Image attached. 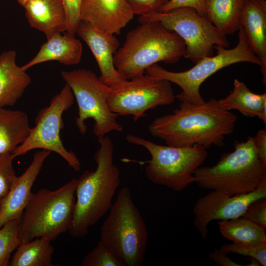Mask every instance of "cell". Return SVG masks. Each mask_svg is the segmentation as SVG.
Returning a JSON list of instances; mask_svg holds the SVG:
<instances>
[{"label":"cell","mask_w":266,"mask_h":266,"mask_svg":"<svg viewBox=\"0 0 266 266\" xmlns=\"http://www.w3.org/2000/svg\"><path fill=\"white\" fill-rule=\"evenodd\" d=\"M181 7L194 9L198 14L206 17V0H169L160 12H167Z\"/></svg>","instance_id":"33"},{"label":"cell","mask_w":266,"mask_h":266,"mask_svg":"<svg viewBox=\"0 0 266 266\" xmlns=\"http://www.w3.org/2000/svg\"><path fill=\"white\" fill-rule=\"evenodd\" d=\"M51 153V151L45 150L37 151L24 172L16 177L8 193L1 200L0 228L10 220L20 219L33 193L31 190L33 183Z\"/></svg>","instance_id":"15"},{"label":"cell","mask_w":266,"mask_h":266,"mask_svg":"<svg viewBox=\"0 0 266 266\" xmlns=\"http://www.w3.org/2000/svg\"><path fill=\"white\" fill-rule=\"evenodd\" d=\"M242 217L266 229V198L256 200L248 206Z\"/></svg>","instance_id":"31"},{"label":"cell","mask_w":266,"mask_h":266,"mask_svg":"<svg viewBox=\"0 0 266 266\" xmlns=\"http://www.w3.org/2000/svg\"><path fill=\"white\" fill-rule=\"evenodd\" d=\"M74 97L66 84L61 91L51 99L49 104L41 109L35 118V126L21 145L12 152L15 158L34 149L54 152L61 156L75 171L80 169V163L75 154L67 150L61 139L64 127L62 116L72 105Z\"/></svg>","instance_id":"11"},{"label":"cell","mask_w":266,"mask_h":266,"mask_svg":"<svg viewBox=\"0 0 266 266\" xmlns=\"http://www.w3.org/2000/svg\"><path fill=\"white\" fill-rule=\"evenodd\" d=\"M61 75L76 99L78 112L75 123L82 134L87 132L85 121L90 118L95 122L93 133L98 137L113 131L123 130L122 125L117 120L118 116L110 110L107 103L110 87L102 83L90 70L62 71Z\"/></svg>","instance_id":"9"},{"label":"cell","mask_w":266,"mask_h":266,"mask_svg":"<svg viewBox=\"0 0 266 266\" xmlns=\"http://www.w3.org/2000/svg\"><path fill=\"white\" fill-rule=\"evenodd\" d=\"M138 21L139 23L157 21L168 31L175 33L185 43L183 57L195 64L203 58L213 56L215 46L228 48L230 46L226 35L207 18L191 8L141 15Z\"/></svg>","instance_id":"10"},{"label":"cell","mask_w":266,"mask_h":266,"mask_svg":"<svg viewBox=\"0 0 266 266\" xmlns=\"http://www.w3.org/2000/svg\"><path fill=\"white\" fill-rule=\"evenodd\" d=\"M31 128L25 112L0 107V155L12 153L23 143Z\"/></svg>","instance_id":"21"},{"label":"cell","mask_w":266,"mask_h":266,"mask_svg":"<svg viewBox=\"0 0 266 266\" xmlns=\"http://www.w3.org/2000/svg\"><path fill=\"white\" fill-rule=\"evenodd\" d=\"M255 147L258 158L266 166V129L260 130L253 137Z\"/></svg>","instance_id":"34"},{"label":"cell","mask_w":266,"mask_h":266,"mask_svg":"<svg viewBox=\"0 0 266 266\" xmlns=\"http://www.w3.org/2000/svg\"><path fill=\"white\" fill-rule=\"evenodd\" d=\"M236 116L211 99L201 104L181 102L171 113L156 118L148 130L166 145L176 147L222 146L234 131Z\"/></svg>","instance_id":"1"},{"label":"cell","mask_w":266,"mask_h":266,"mask_svg":"<svg viewBox=\"0 0 266 266\" xmlns=\"http://www.w3.org/2000/svg\"><path fill=\"white\" fill-rule=\"evenodd\" d=\"M19 226V220H12L0 228V266H9L12 254L21 243Z\"/></svg>","instance_id":"26"},{"label":"cell","mask_w":266,"mask_h":266,"mask_svg":"<svg viewBox=\"0 0 266 266\" xmlns=\"http://www.w3.org/2000/svg\"><path fill=\"white\" fill-rule=\"evenodd\" d=\"M82 54V45L80 40L67 32L59 33L47 39L36 55L21 66L27 70L36 65L51 61L67 66L75 65L80 63Z\"/></svg>","instance_id":"20"},{"label":"cell","mask_w":266,"mask_h":266,"mask_svg":"<svg viewBox=\"0 0 266 266\" xmlns=\"http://www.w3.org/2000/svg\"><path fill=\"white\" fill-rule=\"evenodd\" d=\"M233 145L234 150L223 154L215 165L196 170L195 182L199 186L233 196L251 192L266 181V166L258 158L253 137Z\"/></svg>","instance_id":"4"},{"label":"cell","mask_w":266,"mask_h":266,"mask_svg":"<svg viewBox=\"0 0 266 266\" xmlns=\"http://www.w3.org/2000/svg\"><path fill=\"white\" fill-rule=\"evenodd\" d=\"M82 266H124L109 248L100 240L83 259Z\"/></svg>","instance_id":"27"},{"label":"cell","mask_w":266,"mask_h":266,"mask_svg":"<svg viewBox=\"0 0 266 266\" xmlns=\"http://www.w3.org/2000/svg\"><path fill=\"white\" fill-rule=\"evenodd\" d=\"M100 148L94 158L95 171H85L77 179L74 211L68 230L73 237L85 236L89 228L110 210L120 183V172L113 161L114 145L107 136L98 137Z\"/></svg>","instance_id":"2"},{"label":"cell","mask_w":266,"mask_h":266,"mask_svg":"<svg viewBox=\"0 0 266 266\" xmlns=\"http://www.w3.org/2000/svg\"><path fill=\"white\" fill-rule=\"evenodd\" d=\"M244 0H206V17L224 35L239 30Z\"/></svg>","instance_id":"22"},{"label":"cell","mask_w":266,"mask_h":266,"mask_svg":"<svg viewBox=\"0 0 266 266\" xmlns=\"http://www.w3.org/2000/svg\"><path fill=\"white\" fill-rule=\"evenodd\" d=\"M29 0H17L18 2L22 6H23L26 2Z\"/></svg>","instance_id":"36"},{"label":"cell","mask_w":266,"mask_h":266,"mask_svg":"<svg viewBox=\"0 0 266 266\" xmlns=\"http://www.w3.org/2000/svg\"><path fill=\"white\" fill-rule=\"evenodd\" d=\"M76 34L87 44L93 54L100 71L99 79L109 87L126 80L116 69L114 57L120 43L114 34L105 33L81 21Z\"/></svg>","instance_id":"14"},{"label":"cell","mask_w":266,"mask_h":266,"mask_svg":"<svg viewBox=\"0 0 266 266\" xmlns=\"http://www.w3.org/2000/svg\"><path fill=\"white\" fill-rule=\"evenodd\" d=\"M127 141L142 146L150 153L151 159L145 163V173L154 184L180 192L195 182L194 174L206 160V149L199 146L176 147L162 145L143 137L128 134Z\"/></svg>","instance_id":"7"},{"label":"cell","mask_w":266,"mask_h":266,"mask_svg":"<svg viewBox=\"0 0 266 266\" xmlns=\"http://www.w3.org/2000/svg\"><path fill=\"white\" fill-rule=\"evenodd\" d=\"M15 157L12 153L0 155V200L8 193L17 176L13 167Z\"/></svg>","instance_id":"28"},{"label":"cell","mask_w":266,"mask_h":266,"mask_svg":"<svg viewBox=\"0 0 266 266\" xmlns=\"http://www.w3.org/2000/svg\"><path fill=\"white\" fill-rule=\"evenodd\" d=\"M175 98L171 82L145 73L110 87L107 103L111 112L132 115L136 122L145 117L147 110L170 105Z\"/></svg>","instance_id":"12"},{"label":"cell","mask_w":266,"mask_h":266,"mask_svg":"<svg viewBox=\"0 0 266 266\" xmlns=\"http://www.w3.org/2000/svg\"><path fill=\"white\" fill-rule=\"evenodd\" d=\"M100 237L124 266L143 264L149 232L128 187L119 190L100 227Z\"/></svg>","instance_id":"5"},{"label":"cell","mask_w":266,"mask_h":266,"mask_svg":"<svg viewBox=\"0 0 266 266\" xmlns=\"http://www.w3.org/2000/svg\"><path fill=\"white\" fill-rule=\"evenodd\" d=\"M134 15L127 0H84L80 18L98 30L119 34Z\"/></svg>","instance_id":"16"},{"label":"cell","mask_w":266,"mask_h":266,"mask_svg":"<svg viewBox=\"0 0 266 266\" xmlns=\"http://www.w3.org/2000/svg\"><path fill=\"white\" fill-rule=\"evenodd\" d=\"M238 33V41L233 48L216 46L215 56L200 60L192 68L181 72L167 70L158 64L148 67L145 73L155 78L166 80L175 83L182 89L175 96L180 102L194 104L205 102L200 89L202 83L219 70L230 65L241 62L255 64L261 66V62L252 50L244 31L240 26Z\"/></svg>","instance_id":"8"},{"label":"cell","mask_w":266,"mask_h":266,"mask_svg":"<svg viewBox=\"0 0 266 266\" xmlns=\"http://www.w3.org/2000/svg\"><path fill=\"white\" fill-rule=\"evenodd\" d=\"M220 250L228 254L234 253L248 256L257 261L261 266H266V243L258 246H250L232 242L223 245Z\"/></svg>","instance_id":"29"},{"label":"cell","mask_w":266,"mask_h":266,"mask_svg":"<svg viewBox=\"0 0 266 266\" xmlns=\"http://www.w3.org/2000/svg\"><path fill=\"white\" fill-rule=\"evenodd\" d=\"M77 179L51 191L33 193L19 220L21 243L44 237L51 241L69 230L73 219Z\"/></svg>","instance_id":"6"},{"label":"cell","mask_w":266,"mask_h":266,"mask_svg":"<svg viewBox=\"0 0 266 266\" xmlns=\"http://www.w3.org/2000/svg\"><path fill=\"white\" fill-rule=\"evenodd\" d=\"M184 40L157 21L140 23L130 31L114 57L116 69L125 79L145 73L160 62L173 64L184 56Z\"/></svg>","instance_id":"3"},{"label":"cell","mask_w":266,"mask_h":266,"mask_svg":"<svg viewBox=\"0 0 266 266\" xmlns=\"http://www.w3.org/2000/svg\"><path fill=\"white\" fill-rule=\"evenodd\" d=\"M1 200H0V207H1Z\"/></svg>","instance_id":"37"},{"label":"cell","mask_w":266,"mask_h":266,"mask_svg":"<svg viewBox=\"0 0 266 266\" xmlns=\"http://www.w3.org/2000/svg\"><path fill=\"white\" fill-rule=\"evenodd\" d=\"M16 57L14 50L0 55V107L14 105L32 81L27 70L16 64Z\"/></svg>","instance_id":"19"},{"label":"cell","mask_w":266,"mask_h":266,"mask_svg":"<svg viewBox=\"0 0 266 266\" xmlns=\"http://www.w3.org/2000/svg\"><path fill=\"white\" fill-rule=\"evenodd\" d=\"M266 198V181L249 193L230 196L219 191L212 190L199 198L194 204V225L200 237L207 236V227L212 221L227 220L242 216L250 203Z\"/></svg>","instance_id":"13"},{"label":"cell","mask_w":266,"mask_h":266,"mask_svg":"<svg viewBox=\"0 0 266 266\" xmlns=\"http://www.w3.org/2000/svg\"><path fill=\"white\" fill-rule=\"evenodd\" d=\"M47 237L35 238L21 243L14 252L10 266H53L52 256L54 248Z\"/></svg>","instance_id":"25"},{"label":"cell","mask_w":266,"mask_h":266,"mask_svg":"<svg viewBox=\"0 0 266 266\" xmlns=\"http://www.w3.org/2000/svg\"><path fill=\"white\" fill-rule=\"evenodd\" d=\"M23 7L31 27L42 32L47 39L66 31V18L62 0H29Z\"/></svg>","instance_id":"18"},{"label":"cell","mask_w":266,"mask_h":266,"mask_svg":"<svg viewBox=\"0 0 266 266\" xmlns=\"http://www.w3.org/2000/svg\"><path fill=\"white\" fill-rule=\"evenodd\" d=\"M217 224L220 233L233 243L250 246L266 243L265 230L242 216Z\"/></svg>","instance_id":"24"},{"label":"cell","mask_w":266,"mask_h":266,"mask_svg":"<svg viewBox=\"0 0 266 266\" xmlns=\"http://www.w3.org/2000/svg\"><path fill=\"white\" fill-rule=\"evenodd\" d=\"M240 25L254 52L261 62L262 82L266 84V1L244 0Z\"/></svg>","instance_id":"17"},{"label":"cell","mask_w":266,"mask_h":266,"mask_svg":"<svg viewBox=\"0 0 266 266\" xmlns=\"http://www.w3.org/2000/svg\"><path fill=\"white\" fill-rule=\"evenodd\" d=\"M208 258L216 264L222 266H242L228 256V254L217 248L208 255Z\"/></svg>","instance_id":"35"},{"label":"cell","mask_w":266,"mask_h":266,"mask_svg":"<svg viewBox=\"0 0 266 266\" xmlns=\"http://www.w3.org/2000/svg\"><path fill=\"white\" fill-rule=\"evenodd\" d=\"M65 9L66 21L67 32L75 36L78 27L82 21L81 9L84 0H62Z\"/></svg>","instance_id":"30"},{"label":"cell","mask_w":266,"mask_h":266,"mask_svg":"<svg viewBox=\"0 0 266 266\" xmlns=\"http://www.w3.org/2000/svg\"><path fill=\"white\" fill-rule=\"evenodd\" d=\"M218 102L225 110L235 109L245 116L258 117L262 109L266 106V93H254L243 82L235 79L233 90Z\"/></svg>","instance_id":"23"},{"label":"cell","mask_w":266,"mask_h":266,"mask_svg":"<svg viewBox=\"0 0 266 266\" xmlns=\"http://www.w3.org/2000/svg\"><path fill=\"white\" fill-rule=\"evenodd\" d=\"M134 15L139 16L160 12L169 0H127Z\"/></svg>","instance_id":"32"}]
</instances>
